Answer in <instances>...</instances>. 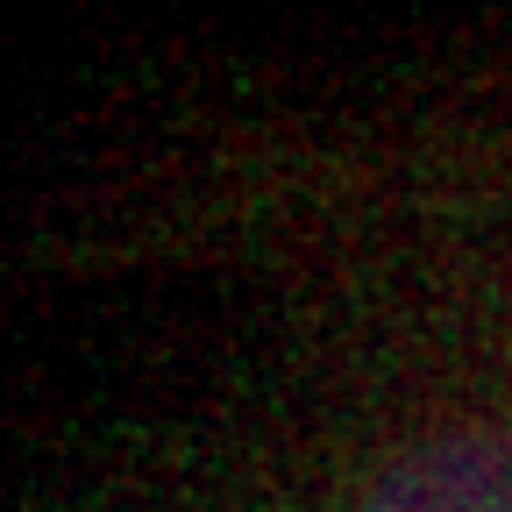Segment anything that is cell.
Instances as JSON below:
<instances>
[{
    "label": "cell",
    "mask_w": 512,
    "mask_h": 512,
    "mask_svg": "<svg viewBox=\"0 0 512 512\" xmlns=\"http://www.w3.org/2000/svg\"><path fill=\"white\" fill-rule=\"evenodd\" d=\"M356 512H512V420H470L392 456Z\"/></svg>",
    "instance_id": "1"
}]
</instances>
